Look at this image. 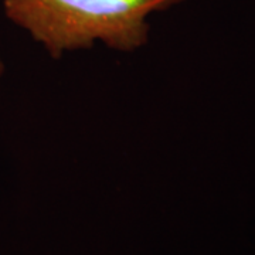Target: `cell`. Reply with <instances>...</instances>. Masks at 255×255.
<instances>
[{"label":"cell","mask_w":255,"mask_h":255,"mask_svg":"<svg viewBox=\"0 0 255 255\" xmlns=\"http://www.w3.org/2000/svg\"><path fill=\"white\" fill-rule=\"evenodd\" d=\"M187 0H3L9 20L24 28L53 58L94 43L133 51L149 40L147 17Z\"/></svg>","instance_id":"obj_1"},{"label":"cell","mask_w":255,"mask_h":255,"mask_svg":"<svg viewBox=\"0 0 255 255\" xmlns=\"http://www.w3.org/2000/svg\"><path fill=\"white\" fill-rule=\"evenodd\" d=\"M3 73H4V64H3L1 58H0V80H1V77H3Z\"/></svg>","instance_id":"obj_2"}]
</instances>
